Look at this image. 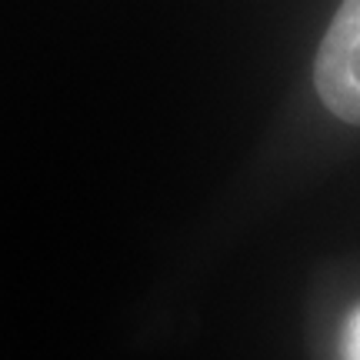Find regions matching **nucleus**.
<instances>
[{
	"instance_id": "nucleus-2",
	"label": "nucleus",
	"mask_w": 360,
	"mask_h": 360,
	"mask_svg": "<svg viewBox=\"0 0 360 360\" xmlns=\"http://www.w3.org/2000/svg\"><path fill=\"white\" fill-rule=\"evenodd\" d=\"M340 354L344 360H360V304L347 314L344 330H340Z\"/></svg>"
},
{
	"instance_id": "nucleus-1",
	"label": "nucleus",
	"mask_w": 360,
	"mask_h": 360,
	"mask_svg": "<svg viewBox=\"0 0 360 360\" xmlns=\"http://www.w3.org/2000/svg\"><path fill=\"white\" fill-rule=\"evenodd\" d=\"M314 84L334 117L360 124V0H344L317 51Z\"/></svg>"
}]
</instances>
